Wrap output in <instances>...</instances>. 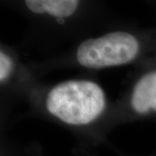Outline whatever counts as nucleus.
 Returning <instances> with one entry per match:
<instances>
[{
	"label": "nucleus",
	"instance_id": "obj_1",
	"mask_svg": "<svg viewBox=\"0 0 156 156\" xmlns=\"http://www.w3.org/2000/svg\"><path fill=\"white\" fill-rule=\"evenodd\" d=\"M104 92L89 81H69L50 91L46 107L51 115L64 122L84 125L93 122L105 108Z\"/></svg>",
	"mask_w": 156,
	"mask_h": 156
},
{
	"label": "nucleus",
	"instance_id": "obj_2",
	"mask_svg": "<svg viewBox=\"0 0 156 156\" xmlns=\"http://www.w3.org/2000/svg\"><path fill=\"white\" fill-rule=\"evenodd\" d=\"M139 50L134 36L124 31L106 34L98 38H90L78 46V62L88 68L110 67L132 61Z\"/></svg>",
	"mask_w": 156,
	"mask_h": 156
},
{
	"label": "nucleus",
	"instance_id": "obj_3",
	"mask_svg": "<svg viewBox=\"0 0 156 156\" xmlns=\"http://www.w3.org/2000/svg\"><path fill=\"white\" fill-rule=\"evenodd\" d=\"M131 103L137 113L156 111V71L145 75L134 87Z\"/></svg>",
	"mask_w": 156,
	"mask_h": 156
},
{
	"label": "nucleus",
	"instance_id": "obj_4",
	"mask_svg": "<svg viewBox=\"0 0 156 156\" xmlns=\"http://www.w3.org/2000/svg\"><path fill=\"white\" fill-rule=\"evenodd\" d=\"M79 2L76 0H27L25 5L34 13H48L56 17L72 15Z\"/></svg>",
	"mask_w": 156,
	"mask_h": 156
},
{
	"label": "nucleus",
	"instance_id": "obj_5",
	"mask_svg": "<svg viewBox=\"0 0 156 156\" xmlns=\"http://www.w3.org/2000/svg\"><path fill=\"white\" fill-rule=\"evenodd\" d=\"M12 70V62L4 51L0 53V80L5 81L10 76Z\"/></svg>",
	"mask_w": 156,
	"mask_h": 156
}]
</instances>
